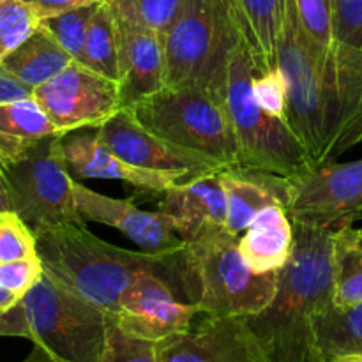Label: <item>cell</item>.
<instances>
[{
  "mask_svg": "<svg viewBox=\"0 0 362 362\" xmlns=\"http://www.w3.org/2000/svg\"><path fill=\"white\" fill-rule=\"evenodd\" d=\"M293 223V221H292ZM334 296V232L293 223V250L271 303L246 317L269 362H320L313 322Z\"/></svg>",
  "mask_w": 362,
  "mask_h": 362,
  "instance_id": "cell-1",
  "label": "cell"
},
{
  "mask_svg": "<svg viewBox=\"0 0 362 362\" xmlns=\"http://www.w3.org/2000/svg\"><path fill=\"white\" fill-rule=\"evenodd\" d=\"M35 244L46 276L106 313H115L120 296L144 272H156L186 293L180 251L122 250L98 239L87 225L41 230Z\"/></svg>",
  "mask_w": 362,
  "mask_h": 362,
  "instance_id": "cell-2",
  "label": "cell"
},
{
  "mask_svg": "<svg viewBox=\"0 0 362 362\" xmlns=\"http://www.w3.org/2000/svg\"><path fill=\"white\" fill-rule=\"evenodd\" d=\"M180 257L186 296L207 317L257 315L278 288L279 271L255 272L240 255L239 235L226 226H211L184 239Z\"/></svg>",
  "mask_w": 362,
  "mask_h": 362,
  "instance_id": "cell-3",
  "label": "cell"
},
{
  "mask_svg": "<svg viewBox=\"0 0 362 362\" xmlns=\"http://www.w3.org/2000/svg\"><path fill=\"white\" fill-rule=\"evenodd\" d=\"M255 66L235 45L230 52L223 98L239 147V166L290 179L313 166L310 152L288 120L271 115L253 95Z\"/></svg>",
  "mask_w": 362,
  "mask_h": 362,
  "instance_id": "cell-4",
  "label": "cell"
},
{
  "mask_svg": "<svg viewBox=\"0 0 362 362\" xmlns=\"http://www.w3.org/2000/svg\"><path fill=\"white\" fill-rule=\"evenodd\" d=\"M126 110L163 140L214 158L225 168L239 166V147L223 92L198 85L165 87Z\"/></svg>",
  "mask_w": 362,
  "mask_h": 362,
  "instance_id": "cell-5",
  "label": "cell"
},
{
  "mask_svg": "<svg viewBox=\"0 0 362 362\" xmlns=\"http://www.w3.org/2000/svg\"><path fill=\"white\" fill-rule=\"evenodd\" d=\"M27 338L45 359L101 362L108 313L42 276L21 297Z\"/></svg>",
  "mask_w": 362,
  "mask_h": 362,
  "instance_id": "cell-6",
  "label": "cell"
},
{
  "mask_svg": "<svg viewBox=\"0 0 362 362\" xmlns=\"http://www.w3.org/2000/svg\"><path fill=\"white\" fill-rule=\"evenodd\" d=\"M2 170L11 207L34 235L60 225L85 226L74 200V179L64 154V134L42 138Z\"/></svg>",
  "mask_w": 362,
  "mask_h": 362,
  "instance_id": "cell-7",
  "label": "cell"
},
{
  "mask_svg": "<svg viewBox=\"0 0 362 362\" xmlns=\"http://www.w3.org/2000/svg\"><path fill=\"white\" fill-rule=\"evenodd\" d=\"M163 39L166 87L198 85L223 92L228 57L235 41L216 0H182Z\"/></svg>",
  "mask_w": 362,
  "mask_h": 362,
  "instance_id": "cell-8",
  "label": "cell"
},
{
  "mask_svg": "<svg viewBox=\"0 0 362 362\" xmlns=\"http://www.w3.org/2000/svg\"><path fill=\"white\" fill-rule=\"evenodd\" d=\"M293 223L336 232L362 216V159L324 161L288 179V207Z\"/></svg>",
  "mask_w": 362,
  "mask_h": 362,
  "instance_id": "cell-9",
  "label": "cell"
},
{
  "mask_svg": "<svg viewBox=\"0 0 362 362\" xmlns=\"http://www.w3.org/2000/svg\"><path fill=\"white\" fill-rule=\"evenodd\" d=\"M34 98L66 136L83 127L99 129L124 108L119 81L110 80L76 60L52 80L35 87Z\"/></svg>",
  "mask_w": 362,
  "mask_h": 362,
  "instance_id": "cell-10",
  "label": "cell"
},
{
  "mask_svg": "<svg viewBox=\"0 0 362 362\" xmlns=\"http://www.w3.org/2000/svg\"><path fill=\"white\" fill-rule=\"evenodd\" d=\"M95 134L113 154L138 168L182 173L186 179L225 170L214 158L163 140L141 126L126 108L106 120Z\"/></svg>",
  "mask_w": 362,
  "mask_h": 362,
  "instance_id": "cell-11",
  "label": "cell"
},
{
  "mask_svg": "<svg viewBox=\"0 0 362 362\" xmlns=\"http://www.w3.org/2000/svg\"><path fill=\"white\" fill-rule=\"evenodd\" d=\"M177 288L156 272H144L120 296L115 320L127 332L161 343L189 331L200 308L177 299Z\"/></svg>",
  "mask_w": 362,
  "mask_h": 362,
  "instance_id": "cell-12",
  "label": "cell"
},
{
  "mask_svg": "<svg viewBox=\"0 0 362 362\" xmlns=\"http://www.w3.org/2000/svg\"><path fill=\"white\" fill-rule=\"evenodd\" d=\"M158 362H269L246 317H207L159 343Z\"/></svg>",
  "mask_w": 362,
  "mask_h": 362,
  "instance_id": "cell-13",
  "label": "cell"
},
{
  "mask_svg": "<svg viewBox=\"0 0 362 362\" xmlns=\"http://www.w3.org/2000/svg\"><path fill=\"white\" fill-rule=\"evenodd\" d=\"M74 200L85 221L112 226L145 251H182L177 223L165 212L141 211L131 200L106 197L74 180Z\"/></svg>",
  "mask_w": 362,
  "mask_h": 362,
  "instance_id": "cell-14",
  "label": "cell"
},
{
  "mask_svg": "<svg viewBox=\"0 0 362 362\" xmlns=\"http://www.w3.org/2000/svg\"><path fill=\"white\" fill-rule=\"evenodd\" d=\"M113 18L119 30L120 95L127 108L166 87L165 39L136 21L115 13Z\"/></svg>",
  "mask_w": 362,
  "mask_h": 362,
  "instance_id": "cell-15",
  "label": "cell"
},
{
  "mask_svg": "<svg viewBox=\"0 0 362 362\" xmlns=\"http://www.w3.org/2000/svg\"><path fill=\"white\" fill-rule=\"evenodd\" d=\"M64 154L71 172L81 179L120 180L152 193H165L186 180L182 173L138 168L124 161L103 144L98 134H78L64 140Z\"/></svg>",
  "mask_w": 362,
  "mask_h": 362,
  "instance_id": "cell-16",
  "label": "cell"
},
{
  "mask_svg": "<svg viewBox=\"0 0 362 362\" xmlns=\"http://www.w3.org/2000/svg\"><path fill=\"white\" fill-rule=\"evenodd\" d=\"M235 45L255 66V74L278 67L279 0H216Z\"/></svg>",
  "mask_w": 362,
  "mask_h": 362,
  "instance_id": "cell-17",
  "label": "cell"
},
{
  "mask_svg": "<svg viewBox=\"0 0 362 362\" xmlns=\"http://www.w3.org/2000/svg\"><path fill=\"white\" fill-rule=\"evenodd\" d=\"M159 211L172 216L182 239L211 226H226L228 202L219 172L191 177L165 191Z\"/></svg>",
  "mask_w": 362,
  "mask_h": 362,
  "instance_id": "cell-18",
  "label": "cell"
},
{
  "mask_svg": "<svg viewBox=\"0 0 362 362\" xmlns=\"http://www.w3.org/2000/svg\"><path fill=\"white\" fill-rule=\"evenodd\" d=\"M362 144V52H334V103L324 161ZM322 161V163H324Z\"/></svg>",
  "mask_w": 362,
  "mask_h": 362,
  "instance_id": "cell-19",
  "label": "cell"
},
{
  "mask_svg": "<svg viewBox=\"0 0 362 362\" xmlns=\"http://www.w3.org/2000/svg\"><path fill=\"white\" fill-rule=\"evenodd\" d=\"M228 202L226 228L235 235L253 223L264 209L271 205L288 207V179L265 170L225 168L219 172Z\"/></svg>",
  "mask_w": 362,
  "mask_h": 362,
  "instance_id": "cell-20",
  "label": "cell"
},
{
  "mask_svg": "<svg viewBox=\"0 0 362 362\" xmlns=\"http://www.w3.org/2000/svg\"><path fill=\"white\" fill-rule=\"evenodd\" d=\"M293 250V223L281 205L264 209L240 233L239 251L258 274L285 267Z\"/></svg>",
  "mask_w": 362,
  "mask_h": 362,
  "instance_id": "cell-21",
  "label": "cell"
},
{
  "mask_svg": "<svg viewBox=\"0 0 362 362\" xmlns=\"http://www.w3.org/2000/svg\"><path fill=\"white\" fill-rule=\"evenodd\" d=\"M52 134L64 133L57 129L34 95L0 103V166L20 159Z\"/></svg>",
  "mask_w": 362,
  "mask_h": 362,
  "instance_id": "cell-22",
  "label": "cell"
},
{
  "mask_svg": "<svg viewBox=\"0 0 362 362\" xmlns=\"http://www.w3.org/2000/svg\"><path fill=\"white\" fill-rule=\"evenodd\" d=\"M73 57L57 42L46 28L39 25L0 66L28 87L35 88L66 69Z\"/></svg>",
  "mask_w": 362,
  "mask_h": 362,
  "instance_id": "cell-23",
  "label": "cell"
},
{
  "mask_svg": "<svg viewBox=\"0 0 362 362\" xmlns=\"http://www.w3.org/2000/svg\"><path fill=\"white\" fill-rule=\"evenodd\" d=\"M313 331L320 362H362V303L331 304L315 318Z\"/></svg>",
  "mask_w": 362,
  "mask_h": 362,
  "instance_id": "cell-24",
  "label": "cell"
},
{
  "mask_svg": "<svg viewBox=\"0 0 362 362\" xmlns=\"http://www.w3.org/2000/svg\"><path fill=\"white\" fill-rule=\"evenodd\" d=\"M362 303V240L354 225L334 232V296L332 304L352 308Z\"/></svg>",
  "mask_w": 362,
  "mask_h": 362,
  "instance_id": "cell-25",
  "label": "cell"
},
{
  "mask_svg": "<svg viewBox=\"0 0 362 362\" xmlns=\"http://www.w3.org/2000/svg\"><path fill=\"white\" fill-rule=\"evenodd\" d=\"M80 64L120 83L119 30L108 0H103L92 14Z\"/></svg>",
  "mask_w": 362,
  "mask_h": 362,
  "instance_id": "cell-26",
  "label": "cell"
},
{
  "mask_svg": "<svg viewBox=\"0 0 362 362\" xmlns=\"http://www.w3.org/2000/svg\"><path fill=\"white\" fill-rule=\"evenodd\" d=\"M300 18L308 34L313 39L322 64H324L325 87L329 98L331 120L332 90H334V30H332V0H297ZM329 134V133H327Z\"/></svg>",
  "mask_w": 362,
  "mask_h": 362,
  "instance_id": "cell-27",
  "label": "cell"
},
{
  "mask_svg": "<svg viewBox=\"0 0 362 362\" xmlns=\"http://www.w3.org/2000/svg\"><path fill=\"white\" fill-rule=\"evenodd\" d=\"M158 350L159 343L131 334L108 313L101 362H158Z\"/></svg>",
  "mask_w": 362,
  "mask_h": 362,
  "instance_id": "cell-28",
  "label": "cell"
},
{
  "mask_svg": "<svg viewBox=\"0 0 362 362\" xmlns=\"http://www.w3.org/2000/svg\"><path fill=\"white\" fill-rule=\"evenodd\" d=\"M99 4L66 11V13L57 14V16L41 20L39 25H41L42 28H46V30L57 39V42H59L76 62H81V59H83V46L85 39H87L88 23H90L92 14L95 13Z\"/></svg>",
  "mask_w": 362,
  "mask_h": 362,
  "instance_id": "cell-29",
  "label": "cell"
},
{
  "mask_svg": "<svg viewBox=\"0 0 362 362\" xmlns=\"http://www.w3.org/2000/svg\"><path fill=\"white\" fill-rule=\"evenodd\" d=\"M108 4L119 16L165 35L179 13L182 0H108Z\"/></svg>",
  "mask_w": 362,
  "mask_h": 362,
  "instance_id": "cell-30",
  "label": "cell"
},
{
  "mask_svg": "<svg viewBox=\"0 0 362 362\" xmlns=\"http://www.w3.org/2000/svg\"><path fill=\"white\" fill-rule=\"evenodd\" d=\"M39 23L41 20L23 0L0 2V64L39 27Z\"/></svg>",
  "mask_w": 362,
  "mask_h": 362,
  "instance_id": "cell-31",
  "label": "cell"
},
{
  "mask_svg": "<svg viewBox=\"0 0 362 362\" xmlns=\"http://www.w3.org/2000/svg\"><path fill=\"white\" fill-rule=\"evenodd\" d=\"M37 257V244L32 230L14 211L0 212V262Z\"/></svg>",
  "mask_w": 362,
  "mask_h": 362,
  "instance_id": "cell-32",
  "label": "cell"
},
{
  "mask_svg": "<svg viewBox=\"0 0 362 362\" xmlns=\"http://www.w3.org/2000/svg\"><path fill=\"white\" fill-rule=\"evenodd\" d=\"M334 52H362V0H332Z\"/></svg>",
  "mask_w": 362,
  "mask_h": 362,
  "instance_id": "cell-33",
  "label": "cell"
},
{
  "mask_svg": "<svg viewBox=\"0 0 362 362\" xmlns=\"http://www.w3.org/2000/svg\"><path fill=\"white\" fill-rule=\"evenodd\" d=\"M253 95L258 105L271 115L286 119L288 110V87L281 69L274 67L253 76Z\"/></svg>",
  "mask_w": 362,
  "mask_h": 362,
  "instance_id": "cell-34",
  "label": "cell"
},
{
  "mask_svg": "<svg viewBox=\"0 0 362 362\" xmlns=\"http://www.w3.org/2000/svg\"><path fill=\"white\" fill-rule=\"evenodd\" d=\"M45 276L41 258H21L13 262H0V283L18 297H23L39 279Z\"/></svg>",
  "mask_w": 362,
  "mask_h": 362,
  "instance_id": "cell-35",
  "label": "cell"
},
{
  "mask_svg": "<svg viewBox=\"0 0 362 362\" xmlns=\"http://www.w3.org/2000/svg\"><path fill=\"white\" fill-rule=\"evenodd\" d=\"M23 2L34 11L39 20H46L66 11L78 9V7L95 6L103 0H23Z\"/></svg>",
  "mask_w": 362,
  "mask_h": 362,
  "instance_id": "cell-36",
  "label": "cell"
},
{
  "mask_svg": "<svg viewBox=\"0 0 362 362\" xmlns=\"http://www.w3.org/2000/svg\"><path fill=\"white\" fill-rule=\"evenodd\" d=\"M32 95H34V88L21 83L18 78H14L0 66V103L16 101V99L32 98Z\"/></svg>",
  "mask_w": 362,
  "mask_h": 362,
  "instance_id": "cell-37",
  "label": "cell"
},
{
  "mask_svg": "<svg viewBox=\"0 0 362 362\" xmlns=\"http://www.w3.org/2000/svg\"><path fill=\"white\" fill-rule=\"evenodd\" d=\"M27 320H25L21 303H18L13 310L0 315V336H20V338H27Z\"/></svg>",
  "mask_w": 362,
  "mask_h": 362,
  "instance_id": "cell-38",
  "label": "cell"
},
{
  "mask_svg": "<svg viewBox=\"0 0 362 362\" xmlns=\"http://www.w3.org/2000/svg\"><path fill=\"white\" fill-rule=\"evenodd\" d=\"M20 300L21 299L16 296V293H13L9 288H6V286L0 283V315H4L6 311L13 310V308L16 306Z\"/></svg>",
  "mask_w": 362,
  "mask_h": 362,
  "instance_id": "cell-39",
  "label": "cell"
},
{
  "mask_svg": "<svg viewBox=\"0 0 362 362\" xmlns=\"http://www.w3.org/2000/svg\"><path fill=\"white\" fill-rule=\"evenodd\" d=\"M4 211H13L11 207V198H9V189H7L6 175H4V170L0 166V212Z\"/></svg>",
  "mask_w": 362,
  "mask_h": 362,
  "instance_id": "cell-40",
  "label": "cell"
},
{
  "mask_svg": "<svg viewBox=\"0 0 362 362\" xmlns=\"http://www.w3.org/2000/svg\"><path fill=\"white\" fill-rule=\"evenodd\" d=\"M361 218H362V216H361ZM359 230H361V240H362V226H361V228H359Z\"/></svg>",
  "mask_w": 362,
  "mask_h": 362,
  "instance_id": "cell-41",
  "label": "cell"
},
{
  "mask_svg": "<svg viewBox=\"0 0 362 362\" xmlns=\"http://www.w3.org/2000/svg\"><path fill=\"white\" fill-rule=\"evenodd\" d=\"M0 2H6V0H0Z\"/></svg>",
  "mask_w": 362,
  "mask_h": 362,
  "instance_id": "cell-42",
  "label": "cell"
}]
</instances>
